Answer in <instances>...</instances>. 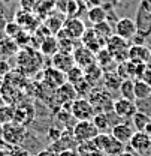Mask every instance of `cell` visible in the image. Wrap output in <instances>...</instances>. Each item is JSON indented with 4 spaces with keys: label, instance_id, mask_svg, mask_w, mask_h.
I'll use <instances>...</instances> for the list:
<instances>
[{
    "label": "cell",
    "instance_id": "17",
    "mask_svg": "<svg viewBox=\"0 0 151 156\" xmlns=\"http://www.w3.org/2000/svg\"><path fill=\"white\" fill-rule=\"evenodd\" d=\"M136 29H138V33L142 35V36H150L151 33V14L147 12L142 6L138 8V12H136Z\"/></svg>",
    "mask_w": 151,
    "mask_h": 156
},
{
    "label": "cell",
    "instance_id": "35",
    "mask_svg": "<svg viewBox=\"0 0 151 156\" xmlns=\"http://www.w3.org/2000/svg\"><path fill=\"white\" fill-rule=\"evenodd\" d=\"M93 29H94L96 33H97L100 38L105 39V41L114 35V29H112V26L109 24L108 20H106V21H102V23H99V24H94Z\"/></svg>",
    "mask_w": 151,
    "mask_h": 156
},
{
    "label": "cell",
    "instance_id": "3",
    "mask_svg": "<svg viewBox=\"0 0 151 156\" xmlns=\"http://www.w3.org/2000/svg\"><path fill=\"white\" fill-rule=\"evenodd\" d=\"M106 48L109 50V53L112 54L114 60L118 63H123L126 60H129V41L118 35L114 33L112 36L106 39Z\"/></svg>",
    "mask_w": 151,
    "mask_h": 156
},
{
    "label": "cell",
    "instance_id": "43",
    "mask_svg": "<svg viewBox=\"0 0 151 156\" xmlns=\"http://www.w3.org/2000/svg\"><path fill=\"white\" fill-rule=\"evenodd\" d=\"M139 6H142L147 12H150V14H151V0H142Z\"/></svg>",
    "mask_w": 151,
    "mask_h": 156
},
{
    "label": "cell",
    "instance_id": "29",
    "mask_svg": "<svg viewBox=\"0 0 151 156\" xmlns=\"http://www.w3.org/2000/svg\"><path fill=\"white\" fill-rule=\"evenodd\" d=\"M93 125L96 126V129L100 132H111V123H109V117L105 113H96L93 119H91Z\"/></svg>",
    "mask_w": 151,
    "mask_h": 156
},
{
    "label": "cell",
    "instance_id": "7",
    "mask_svg": "<svg viewBox=\"0 0 151 156\" xmlns=\"http://www.w3.org/2000/svg\"><path fill=\"white\" fill-rule=\"evenodd\" d=\"M129 147L132 149V152H135L136 155H147L151 150V136L147 132H139L136 131L133 134L132 140L129 143Z\"/></svg>",
    "mask_w": 151,
    "mask_h": 156
},
{
    "label": "cell",
    "instance_id": "22",
    "mask_svg": "<svg viewBox=\"0 0 151 156\" xmlns=\"http://www.w3.org/2000/svg\"><path fill=\"white\" fill-rule=\"evenodd\" d=\"M76 152H78V156H106L96 146V143L93 140L85 141V143H79L76 146Z\"/></svg>",
    "mask_w": 151,
    "mask_h": 156
},
{
    "label": "cell",
    "instance_id": "31",
    "mask_svg": "<svg viewBox=\"0 0 151 156\" xmlns=\"http://www.w3.org/2000/svg\"><path fill=\"white\" fill-rule=\"evenodd\" d=\"M118 92H120L121 98L135 102L136 101V98H135V80H130V78L123 80L121 84H120V90Z\"/></svg>",
    "mask_w": 151,
    "mask_h": 156
},
{
    "label": "cell",
    "instance_id": "47",
    "mask_svg": "<svg viewBox=\"0 0 151 156\" xmlns=\"http://www.w3.org/2000/svg\"><path fill=\"white\" fill-rule=\"evenodd\" d=\"M76 2H78L81 6H85V8H87V2H88V0H76Z\"/></svg>",
    "mask_w": 151,
    "mask_h": 156
},
{
    "label": "cell",
    "instance_id": "18",
    "mask_svg": "<svg viewBox=\"0 0 151 156\" xmlns=\"http://www.w3.org/2000/svg\"><path fill=\"white\" fill-rule=\"evenodd\" d=\"M51 66L66 74L70 68L75 66V62H74L72 54H69V53H63V51H58V53H56V54L51 57Z\"/></svg>",
    "mask_w": 151,
    "mask_h": 156
},
{
    "label": "cell",
    "instance_id": "1",
    "mask_svg": "<svg viewBox=\"0 0 151 156\" xmlns=\"http://www.w3.org/2000/svg\"><path fill=\"white\" fill-rule=\"evenodd\" d=\"M88 101L94 108V113H111L114 111V99L111 92L106 89H93L88 95Z\"/></svg>",
    "mask_w": 151,
    "mask_h": 156
},
{
    "label": "cell",
    "instance_id": "36",
    "mask_svg": "<svg viewBox=\"0 0 151 156\" xmlns=\"http://www.w3.org/2000/svg\"><path fill=\"white\" fill-rule=\"evenodd\" d=\"M74 87H75L76 95H78V96H82V98L88 96V95H90V92L93 90V84H91V83H88L85 78H84L82 81H79L78 84H75Z\"/></svg>",
    "mask_w": 151,
    "mask_h": 156
},
{
    "label": "cell",
    "instance_id": "10",
    "mask_svg": "<svg viewBox=\"0 0 151 156\" xmlns=\"http://www.w3.org/2000/svg\"><path fill=\"white\" fill-rule=\"evenodd\" d=\"M114 33L121 36V38L127 39V41H132V38L138 33V29H136V23L135 20L129 18V17H124V18H120L115 21V29H114Z\"/></svg>",
    "mask_w": 151,
    "mask_h": 156
},
{
    "label": "cell",
    "instance_id": "40",
    "mask_svg": "<svg viewBox=\"0 0 151 156\" xmlns=\"http://www.w3.org/2000/svg\"><path fill=\"white\" fill-rule=\"evenodd\" d=\"M60 136H61V131H60V129H57V128H54V126H51V128L48 129V138H50L51 143L58 141Z\"/></svg>",
    "mask_w": 151,
    "mask_h": 156
},
{
    "label": "cell",
    "instance_id": "14",
    "mask_svg": "<svg viewBox=\"0 0 151 156\" xmlns=\"http://www.w3.org/2000/svg\"><path fill=\"white\" fill-rule=\"evenodd\" d=\"M136 111H138V107L133 101L124 99V98L114 101V113L120 119H132Z\"/></svg>",
    "mask_w": 151,
    "mask_h": 156
},
{
    "label": "cell",
    "instance_id": "11",
    "mask_svg": "<svg viewBox=\"0 0 151 156\" xmlns=\"http://www.w3.org/2000/svg\"><path fill=\"white\" fill-rule=\"evenodd\" d=\"M72 57H74V62H75L76 66L85 69L91 65L96 63V54L93 51H90L88 48H85L84 45H78L75 47L74 53H72Z\"/></svg>",
    "mask_w": 151,
    "mask_h": 156
},
{
    "label": "cell",
    "instance_id": "51",
    "mask_svg": "<svg viewBox=\"0 0 151 156\" xmlns=\"http://www.w3.org/2000/svg\"><path fill=\"white\" fill-rule=\"evenodd\" d=\"M18 2H19V0H18Z\"/></svg>",
    "mask_w": 151,
    "mask_h": 156
},
{
    "label": "cell",
    "instance_id": "44",
    "mask_svg": "<svg viewBox=\"0 0 151 156\" xmlns=\"http://www.w3.org/2000/svg\"><path fill=\"white\" fill-rule=\"evenodd\" d=\"M6 17V8H5V5L0 2V20H5Z\"/></svg>",
    "mask_w": 151,
    "mask_h": 156
},
{
    "label": "cell",
    "instance_id": "37",
    "mask_svg": "<svg viewBox=\"0 0 151 156\" xmlns=\"http://www.w3.org/2000/svg\"><path fill=\"white\" fill-rule=\"evenodd\" d=\"M3 30H5V33H6L8 38L14 39L22 29L19 27V24H17L15 21H11V23H6V24H5V29H3Z\"/></svg>",
    "mask_w": 151,
    "mask_h": 156
},
{
    "label": "cell",
    "instance_id": "16",
    "mask_svg": "<svg viewBox=\"0 0 151 156\" xmlns=\"http://www.w3.org/2000/svg\"><path fill=\"white\" fill-rule=\"evenodd\" d=\"M129 60L133 63H139V65H150V47H147V45H132L129 48Z\"/></svg>",
    "mask_w": 151,
    "mask_h": 156
},
{
    "label": "cell",
    "instance_id": "25",
    "mask_svg": "<svg viewBox=\"0 0 151 156\" xmlns=\"http://www.w3.org/2000/svg\"><path fill=\"white\" fill-rule=\"evenodd\" d=\"M132 123L136 131H139V132H147V129L150 128V125H151V117L148 116L147 113L138 110V111L135 113V116L132 117Z\"/></svg>",
    "mask_w": 151,
    "mask_h": 156
},
{
    "label": "cell",
    "instance_id": "6",
    "mask_svg": "<svg viewBox=\"0 0 151 156\" xmlns=\"http://www.w3.org/2000/svg\"><path fill=\"white\" fill-rule=\"evenodd\" d=\"M70 113L75 120H91L94 116V108L87 98H76L70 105Z\"/></svg>",
    "mask_w": 151,
    "mask_h": 156
},
{
    "label": "cell",
    "instance_id": "15",
    "mask_svg": "<svg viewBox=\"0 0 151 156\" xmlns=\"http://www.w3.org/2000/svg\"><path fill=\"white\" fill-rule=\"evenodd\" d=\"M63 29L64 32L69 35V38L75 39H81V36L84 35V32L87 30L84 21L79 18V17H74V18H66L64 20V24H63Z\"/></svg>",
    "mask_w": 151,
    "mask_h": 156
},
{
    "label": "cell",
    "instance_id": "23",
    "mask_svg": "<svg viewBox=\"0 0 151 156\" xmlns=\"http://www.w3.org/2000/svg\"><path fill=\"white\" fill-rule=\"evenodd\" d=\"M121 78L118 77V74L115 71H109V72H105L103 78H102V84H103V89H106L108 92H115V90H120V84H121Z\"/></svg>",
    "mask_w": 151,
    "mask_h": 156
},
{
    "label": "cell",
    "instance_id": "4",
    "mask_svg": "<svg viewBox=\"0 0 151 156\" xmlns=\"http://www.w3.org/2000/svg\"><path fill=\"white\" fill-rule=\"evenodd\" d=\"M27 136V129L26 126L19 125L17 122H11V123H6L3 125V135L2 140L11 146H18L21 144Z\"/></svg>",
    "mask_w": 151,
    "mask_h": 156
},
{
    "label": "cell",
    "instance_id": "21",
    "mask_svg": "<svg viewBox=\"0 0 151 156\" xmlns=\"http://www.w3.org/2000/svg\"><path fill=\"white\" fill-rule=\"evenodd\" d=\"M96 63H97L105 72L115 71V68H117V62L114 60L112 54L109 53V50H108L106 47L102 48L99 53H96Z\"/></svg>",
    "mask_w": 151,
    "mask_h": 156
},
{
    "label": "cell",
    "instance_id": "38",
    "mask_svg": "<svg viewBox=\"0 0 151 156\" xmlns=\"http://www.w3.org/2000/svg\"><path fill=\"white\" fill-rule=\"evenodd\" d=\"M39 6V0H19V9L26 12L36 14V9Z\"/></svg>",
    "mask_w": 151,
    "mask_h": 156
},
{
    "label": "cell",
    "instance_id": "48",
    "mask_svg": "<svg viewBox=\"0 0 151 156\" xmlns=\"http://www.w3.org/2000/svg\"><path fill=\"white\" fill-rule=\"evenodd\" d=\"M2 135H3V126L0 125V140H2Z\"/></svg>",
    "mask_w": 151,
    "mask_h": 156
},
{
    "label": "cell",
    "instance_id": "13",
    "mask_svg": "<svg viewBox=\"0 0 151 156\" xmlns=\"http://www.w3.org/2000/svg\"><path fill=\"white\" fill-rule=\"evenodd\" d=\"M76 98H78V95L75 92V87L69 83H64L63 86H60L58 89L54 90V101L58 107H63L66 104H72Z\"/></svg>",
    "mask_w": 151,
    "mask_h": 156
},
{
    "label": "cell",
    "instance_id": "49",
    "mask_svg": "<svg viewBox=\"0 0 151 156\" xmlns=\"http://www.w3.org/2000/svg\"><path fill=\"white\" fill-rule=\"evenodd\" d=\"M150 53H151V45H150Z\"/></svg>",
    "mask_w": 151,
    "mask_h": 156
},
{
    "label": "cell",
    "instance_id": "45",
    "mask_svg": "<svg viewBox=\"0 0 151 156\" xmlns=\"http://www.w3.org/2000/svg\"><path fill=\"white\" fill-rule=\"evenodd\" d=\"M118 156H138L135 152H132V150H124L123 153H120Z\"/></svg>",
    "mask_w": 151,
    "mask_h": 156
},
{
    "label": "cell",
    "instance_id": "30",
    "mask_svg": "<svg viewBox=\"0 0 151 156\" xmlns=\"http://www.w3.org/2000/svg\"><path fill=\"white\" fill-rule=\"evenodd\" d=\"M63 24H64V20L61 18V17H58V15H54V14H51L50 17H46L45 23H43V26L48 29V32L51 35H54V36L63 29Z\"/></svg>",
    "mask_w": 151,
    "mask_h": 156
},
{
    "label": "cell",
    "instance_id": "41",
    "mask_svg": "<svg viewBox=\"0 0 151 156\" xmlns=\"http://www.w3.org/2000/svg\"><path fill=\"white\" fill-rule=\"evenodd\" d=\"M103 5H105V0H88L87 2V9L96 8V6H103Z\"/></svg>",
    "mask_w": 151,
    "mask_h": 156
},
{
    "label": "cell",
    "instance_id": "9",
    "mask_svg": "<svg viewBox=\"0 0 151 156\" xmlns=\"http://www.w3.org/2000/svg\"><path fill=\"white\" fill-rule=\"evenodd\" d=\"M14 21L19 24V27L22 30H27V32H35L39 27V18L36 14H32V12H26L22 9H18L15 17H14Z\"/></svg>",
    "mask_w": 151,
    "mask_h": 156
},
{
    "label": "cell",
    "instance_id": "24",
    "mask_svg": "<svg viewBox=\"0 0 151 156\" xmlns=\"http://www.w3.org/2000/svg\"><path fill=\"white\" fill-rule=\"evenodd\" d=\"M39 48H40L42 54L53 57L56 53H58V41H57V38L54 35H50V36H46L39 44Z\"/></svg>",
    "mask_w": 151,
    "mask_h": 156
},
{
    "label": "cell",
    "instance_id": "32",
    "mask_svg": "<svg viewBox=\"0 0 151 156\" xmlns=\"http://www.w3.org/2000/svg\"><path fill=\"white\" fill-rule=\"evenodd\" d=\"M84 78H85L84 77V69L79 68V66H76V65L66 72V81H67L69 84H72V86L78 84V83L82 81Z\"/></svg>",
    "mask_w": 151,
    "mask_h": 156
},
{
    "label": "cell",
    "instance_id": "34",
    "mask_svg": "<svg viewBox=\"0 0 151 156\" xmlns=\"http://www.w3.org/2000/svg\"><path fill=\"white\" fill-rule=\"evenodd\" d=\"M14 117H15V107H12L9 104L0 107V125L2 126L14 122Z\"/></svg>",
    "mask_w": 151,
    "mask_h": 156
},
{
    "label": "cell",
    "instance_id": "28",
    "mask_svg": "<svg viewBox=\"0 0 151 156\" xmlns=\"http://www.w3.org/2000/svg\"><path fill=\"white\" fill-rule=\"evenodd\" d=\"M87 18L94 26V24H99V23H102V21H106V20H108V12L105 11L103 6L90 8V9H87Z\"/></svg>",
    "mask_w": 151,
    "mask_h": 156
},
{
    "label": "cell",
    "instance_id": "27",
    "mask_svg": "<svg viewBox=\"0 0 151 156\" xmlns=\"http://www.w3.org/2000/svg\"><path fill=\"white\" fill-rule=\"evenodd\" d=\"M103 74H105V71H103L97 63H94V65H91V66H88V68L84 69V77H85V80H87L88 83H91L93 86L97 84L99 81H102Z\"/></svg>",
    "mask_w": 151,
    "mask_h": 156
},
{
    "label": "cell",
    "instance_id": "5",
    "mask_svg": "<svg viewBox=\"0 0 151 156\" xmlns=\"http://www.w3.org/2000/svg\"><path fill=\"white\" fill-rule=\"evenodd\" d=\"M74 136H75L76 143H85V141H91L94 140L96 135L99 134V131L96 129L91 120H79L76 122L74 126Z\"/></svg>",
    "mask_w": 151,
    "mask_h": 156
},
{
    "label": "cell",
    "instance_id": "12",
    "mask_svg": "<svg viewBox=\"0 0 151 156\" xmlns=\"http://www.w3.org/2000/svg\"><path fill=\"white\" fill-rule=\"evenodd\" d=\"M64 83H67V81H66V74H64V72L58 71V69L53 68V66L43 69V84H45L48 89L56 90V89H58L60 86H63Z\"/></svg>",
    "mask_w": 151,
    "mask_h": 156
},
{
    "label": "cell",
    "instance_id": "50",
    "mask_svg": "<svg viewBox=\"0 0 151 156\" xmlns=\"http://www.w3.org/2000/svg\"><path fill=\"white\" fill-rule=\"evenodd\" d=\"M150 136H151V134H150Z\"/></svg>",
    "mask_w": 151,
    "mask_h": 156
},
{
    "label": "cell",
    "instance_id": "39",
    "mask_svg": "<svg viewBox=\"0 0 151 156\" xmlns=\"http://www.w3.org/2000/svg\"><path fill=\"white\" fill-rule=\"evenodd\" d=\"M33 36H30V32H27V30H21L18 35L14 38V41L18 44L19 47H24V45H27L30 41H32Z\"/></svg>",
    "mask_w": 151,
    "mask_h": 156
},
{
    "label": "cell",
    "instance_id": "20",
    "mask_svg": "<svg viewBox=\"0 0 151 156\" xmlns=\"http://www.w3.org/2000/svg\"><path fill=\"white\" fill-rule=\"evenodd\" d=\"M133 134H135L133 128L127 123H117L115 126L111 128V135L115 140H118L120 143H123V144H129Z\"/></svg>",
    "mask_w": 151,
    "mask_h": 156
},
{
    "label": "cell",
    "instance_id": "19",
    "mask_svg": "<svg viewBox=\"0 0 151 156\" xmlns=\"http://www.w3.org/2000/svg\"><path fill=\"white\" fill-rule=\"evenodd\" d=\"M35 119V108L30 104H21L18 107H15V117L14 122H17L22 126H27L29 123H32Z\"/></svg>",
    "mask_w": 151,
    "mask_h": 156
},
{
    "label": "cell",
    "instance_id": "46",
    "mask_svg": "<svg viewBox=\"0 0 151 156\" xmlns=\"http://www.w3.org/2000/svg\"><path fill=\"white\" fill-rule=\"evenodd\" d=\"M105 3H109V5H112V6H115V5L121 3V0H105Z\"/></svg>",
    "mask_w": 151,
    "mask_h": 156
},
{
    "label": "cell",
    "instance_id": "42",
    "mask_svg": "<svg viewBox=\"0 0 151 156\" xmlns=\"http://www.w3.org/2000/svg\"><path fill=\"white\" fill-rule=\"evenodd\" d=\"M38 156H58V153H57V152H54L53 149H46V150L39 152Z\"/></svg>",
    "mask_w": 151,
    "mask_h": 156
},
{
    "label": "cell",
    "instance_id": "33",
    "mask_svg": "<svg viewBox=\"0 0 151 156\" xmlns=\"http://www.w3.org/2000/svg\"><path fill=\"white\" fill-rule=\"evenodd\" d=\"M18 50V44L12 38H6L0 42V54L3 56H12Z\"/></svg>",
    "mask_w": 151,
    "mask_h": 156
},
{
    "label": "cell",
    "instance_id": "26",
    "mask_svg": "<svg viewBox=\"0 0 151 156\" xmlns=\"http://www.w3.org/2000/svg\"><path fill=\"white\" fill-rule=\"evenodd\" d=\"M135 98L138 101H145L151 98V84L145 80H135Z\"/></svg>",
    "mask_w": 151,
    "mask_h": 156
},
{
    "label": "cell",
    "instance_id": "8",
    "mask_svg": "<svg viewBox=\"0 0 151 156\" xmlns=\"http://www.w3.org/2000/svg\"><path fill=\"white\" fill-rule=\"evenodd\" d=\"M79 41H81V45H84L85 48H88V50L93 51L94 54L99 53L102 48L106 47V41L103 38H100L94 32V29H87Z\"/></svg>",
    "mask_w": 151,
    "mask_h": 156
},
{
    "label": "cell",
    "instance_id": "2",
    "mask_svg": "<svg viewBox=\"0 0 151 156\" xmlns=\"http://www.w3.org/2000/svg\"><path fill=\"white\" fill-rule=\"evenodd\" d=\"M93 141L106 156H118L120 153H123L126 150V144L115 140L111 135V132H100V134L96 135Z\"/></svg>",
    "mask_w": 151,
    "mask_h": 156
}]
</instances>
